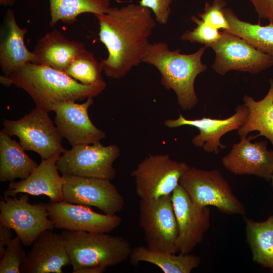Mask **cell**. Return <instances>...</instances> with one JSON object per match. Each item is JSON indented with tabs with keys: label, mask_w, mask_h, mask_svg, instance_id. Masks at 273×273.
Here are the masks:
<instances>
[{
	"label": "cell",
	"mask_w": 273,
	"mask_h": 273,
	"mask_svg": "<svg viewBox=\"0 0 273 273\" xmlns=\"http://www.w3.org/2000/svg\"><path fill=\"white\" fill-rule=\"evenodd\" d=\"M95 16L99 39L108 52L107 57L100 61L103 71L107 77L121 79L142 63L157 22L149 9L135 4L111 7L107 13Z\"/></svg>",
	"instance_id": "obj_1"
},
{
	"label": "cell",
	"mask_w": 273,
	"mask_h": 273,
	"mask_svg": "<svg viewBox=\"0 0 273 273\" xmlns=\"http://www.w3.org/2000/svg\"><path fill=\"white\" fill-rule=\"evenodd\" d=\"M9 78L12 84L28 93L36 107L48 113L65 102L94 98L107 86L106 82L85 85L64 72L31 62L17 69Z\"/></svg>",
	"instance_id": "obj_2"
},
{
	"label": "cell",
	"mask_w": 273,
	"mask_h": 273,
	"mask_svg": "<svg viewBox=\"0 0 273 273\" xmlns=\"http://www.w3.org/2000/svg\"><path fill=\"white\" fill-rule=\"evenodd\" d=\"M206 48L203 46L192 54H185L179 49L171 50L166 42L159 41L150 43L142 58V62L158 70L161 85L174 91L183 110H191L198 103L195 81L199 74L207 70L202 62Z\"/></svg>",
	"instance_id": "obj_3"
},
{
	"label": "cell",
	"mask_w": 273,
	"mask_h": 273,
	"mask_svg": "<svg viewBox=\"0 0 273 273\" xmlns=\"http://www.w3.org/2000/svg\"><path fill=\"white\" fill-rule=\"evenodd\" d=\"M61 234L73 271L88 266L119 264L129 258L132 248L126 239L108 233L64 230Z\"/></svg>",
	"instance_id": "obj_4"
},
{
	"label": "cell",
	"mask_w": 273,
	"mask_h": 273,
	"mask_svg": "<svg viewBox=\"0 0 273 273\" xmlns=\"http://www.w3.org/2000/svg\"><path fill=\"white\" fill-rule=\"evenodd\" d=\"M179 184L193 204L199 208L213 206L226 214L244 215V205L233 193L228 181L216 169L190 167Z\"/></svg>",
	"instance_id": "obj_5"
},
{
	"label": "cell",
	"mask_w": 273,
	"mask_h": 273,
	"mask_svg": "<svg viewBox=\"0 0 273 273\" xmlns=\"http://www.w3.org/2000/svg\"><path fill=\"white\" fill-rule=\"evenodd\" d=\"M2 130L10 136H16L25 151H32L41 159L63 153L62 136L50 118L48 112L35 107L23 117L16 120L4 119Z\"/></svg>",
	"instance_id": "obj_6"
},
{
	"label": "cell",
	"mask_w": 273,
	"mask_h": 273,
	"mask_svg": "<svg viewBox=\"0 0 273 273\" xmlns=\"http://www.w3.org/2000/svg\"><path fill=\"white\" fill-rule=\"evenodd\" d=\"M190 167L185 162L173 160L168 154L148 155L130 173L136 195L145 199L172 194Z\"/></svg>",
	"instance_id": "obj_7"
},
{
	"label": "cell",
	"mask_w": 273,
	"mask_h": 273,
	"mask_svg": "<svg viewBox=\"0 0 273 273\" xmlns=\"http://www.w3.org/2000/svg\"><path fill=\"white\" fill-rule=\"evenodd\" d=\"M139 209V225L144 233L146 247L151 250L176 253L178 229L172 194L140 199Z\"/></svg>",
	"instance_id": "obj_8"
},
{
	"label": "cell",
	"mask_w": 273,
	"mask_h": 273,
	"mask_svg": "<svg viewBox=\"0 0 273 273\" xmlns=\"http://www.w3.org/2000/svg\"><path fill=\"white\" fill-rule=\"evenodd\" d=\"M62 154L57 162L62 174L111 180L116 175L113 163L120 155V150L115 144L105 146L99 142L72 146Z\"/></svg>",
	"instance_id": "obj_9"
},
{
	"label": "cell",
	"mask_w": 273,
	"mask_h": 273,
	"mask_svg": "<svg viewBox=\"0 0 273 273\" xmlns=\"http://www.w3.org/2000/svg\"><path fill=\"white\" fill-rule=\"evenodd\" d=\"M0 224L14 230L23 245L32 244L36 237L46 230H53L46 203L31 204L28 194L20 197H1Z\"/></svg>",
	"instance_id": "obj_10"
},
{
	"label": "cell",
	"mask_w": 273,
	"mask_h": 273,
	"mask_svg": "<svg viewBox=\"0 0 273 273\" xmlns=\"http://www.w3.org/2000/svg\"><path fill=\"white\" fill-rule=\"evenodd\" d=\"M211 48L215 54L212 68L220 75L232 70L257 74L273 66V56L226 30L220 31V38Z\"/></svg>",
	"instance_id": "obj_11"
},
{
	"label": "cell",
	"mask_w": 273,
	"mask_h": 273,
	"mask_svg": "<svg viewBox=\"0 0 273 273\" xmlns=\"http://www.w3.org/2000/svg\"><path fill=\"white\" fill-rule=\"evenodd\" d=\"M63 201L95 207L115 215L124 206V199L110 180L62 174Z\"/></svg>",
	"instance_id": "obj_12"
},
{
	"label": "cell",
	"mask_w": 273,
	"mask_h": 273,
	"mask_svg": "<svg viewBox=\"0 0 273 273\" xmlns=\"http://www.w3.org/2000/svg\"><path fill=\"white\" fill-rule=\"evenodd\" d=\"M172 200L178 229L176 252L189 254L210 226V210L208 207L195 206L179 184L172 193Z\"/></svg>",
	"instance_id": "obj_13"
},
{
	"label": "cell",
	"mask_w": 273,
	"mask_h": 273,
	"mask_svg": "<svg viewBox=\"0 0 273 273\" xmlns=\"http://www.w3.org/2000/svg\"><path fill=\"white\" fill-rule=\"evenodd\" d=\"M50 218L55 228L70 231L110 233L121 223L115 214H101L81 204L49 201L46 203Z\"/></svg>",
	"instance_id": "obj_14"
},
{
	"label": "cell",
	"mask_w": 273,
	"mask_h": 273,
	"mask_svg": "<svg viewBox=\"0 0 273 273\" xmlns=\"http://www.w3.org/2000/svg\"><path fill=\"white\" fill-rule=\"evenodd\" d=\"M249 110L244 104L239 105L235 113L225 119H216L204 117L200 119H189L180 113L176 119H168L164 125L168 128H176L182 126H191L199 130V133L192 140V144L201 147L209 153L217 154L226 146L220 142L221 138L226 133L238 130L245 123Z\"/></svg>",
	"instance_id": "obj_15"
},
{
	"label": "cell",
	"mask_w": 273,
	"mask_h": 273,
	"mask_svg": "<svg viewBox=\"0 0 273 273\" xmlns=\"http://www.w3.org/2000/svg\"><path fill=\"white\" fill-rule=\"evenodd\" d=\"M93 103V98L81 104L65 102L54 110V122L59 133L72 146L96 143L106 138V133L97 127L89 117L88 110Z\"/></svg>",
	"instance_id": "obj_16"
},
{
	"label": "cell",
	"mask_w": 273,
	"mask_h": 273,
	"mask_svg": "<svg viewBox=\"0 0 273 273\" xmlns=\"http://www.w3.org/2000/svg\"><path fill=\"white\" fill-rule=\"evenodd\" d=\"M221 159L223 167L235 175H253L270 181L273 173V149L266 140L252 143L243 136Z\"/></svg>",
	"instance_id": "obj_17"
},
{
	"label": "cell",
	"mask_w": 273,
	"mask_h": 273,
	"mask_svg": "<svg viewBox=\"0 0 273 273\" xmlns=\"http://www.w3.org/2000/svg\"><path fill=\"white\" fill-rule=\"evenodd\" d=\"M21 266V273H62L70 265L63 236L53 230L41 232L32 243Z\"/></svg>",
	"instance_id": "obj_18"
},
{
	"label": "cell",
	"mask_w": 273,
	"mask_h": 273,
	"mask_svg": "<svg viewBox=\"0 0 273 273\" xmlns=\"http://www.w3.org/2000/svg\"><path fill=\"white\" fill-rule=\"evenodd\" d=\"M61 154L41 159L37 167L29 176L18 181L10 183L4 196L15 197L25 193L32 196L45 195L50 201L63 200V179L59 173L57 162Z\"/></svg>",
	"instance_id": "obj_19"
},
{
	"label": "cell",
	"mask_w": 273,
	"mask_h": 273,
	"mask_svg": "<svg viewBox=\"0 0 273 273\" xmlns=\"http://www.w3.org/2000/svg\"><path fill=\"white\" fill-rule=\"evenodd\" d=\"M27 31L18 25L14 11L8 9L0 30V66L7 77L28 62L36 64L35 56L24 43Z\"/></svg>",
	"instance_id": "obj_20"
},
{
	"label": "cell",
	"mask_w": 273,
	"mask_h": 273,
	"mask_svg": "<svg viewBox=\"0 0 273 273\" xmlns=\"http://www.w3.org/2000/svg\"><path fill=\"white\" fill-rule=\"evenodd\" d=\"M85 48L83 43L69 40L55 29L38 39L32 53L36 59V64L64 72L73 59Z\"/></svg>",
	"instance_id": "obj_21"
},
{
	"label": "cell",
	"mask_w": 273,
	"mask_h": 273,
	"mask_svg": "<svg viewBox=\"0 0 273 273\" xmlns=\"http://www.w3.org/2000/svg\"><path fill=\"white\" fill-rule=\"evenodd\" d=\"M0 131V181H13L27 178L38 166L19 143Z\"/></svg>",
	"instance_id": "obj_22"
},
{
	"label": "cell",
	"mask_w": 273,
	"mask_h": 273,
	"mask_svg": "<svg viewBox=\"0 0 273 273\" xmlns=\"http://www.w3.org/2000/svg\"><path fill=\"white\" fill-rule=\"evenodd\" d=\"M269 89L266 96L261 100L255 101L245 95L244 104L249 110L245 123L238 130L240 138L247 136L251 132L258 131L255 135L248 138L251 141L258 136L267 139L273 147V79L269 80Z\"/></svg>",
	"instance_id": "obj_23"
},
{
	"label": "cell",
	"mask_w": 273,
	"mask_h": 273,
	"mask_svg": "<svg viewBox=\"0 0 273 273\" xmlns=\"http://www.w3.org/2000/svg\"><path fill=\"white\" fill-rule=\"evenodd\" d=\"M131 264L136 265L141 262L153 264L164 273H190L201 262L196 255L153 251L146 246H138L132 248L129 255Z\"/></svg>",
	"instance_id": "obj_24"
},
{
	"label": "cell",
	"mask_w": 273,
	"mask_h": 273,
	"mask_svg": "<svg viewBox=\"0 0 273 273\" xmlns=\"http://www.w3.org/2000/svg\"><path fill=\"white\" fill-rule=\"evenodd\" d=\"M244 220L253 260L273 272V215L262 221L246 217Z\"/></svg>",
	"instance_id": "obj_25"
},
{
	"label": "cell",
	"mask_w": 273,
	"mask_h": 273,
	"mask_svg": "<svg viewBox=\"0 0 273 273\" xmlns=\"http://www.w3.org/2000/svg\"><path fill=\"white\" fill-rule=\"evenodd\" d=\"M229 25L226 30L245 40L261 52L273 56V24H252L240 19L229 8L223 9Z\"/></svg>",
	"instance_id": "obj_26"
},
{
	"label": "cell",
	"mask_w": 273,
	"mask_h": 273,
	"mask_svg": "<svg viewBox=\"0 0 273 273\" xmlns=\"http://www.w3.org/2000/svg\"><path fill=\"white\" fill-rule=\"evenodd\" d=\"M49 3L51 27L59 21L72 24L83 13L104 14L111 7L110 0H49Z\"/></svg>",
	"instance_id": "obj_27"
},
{
	"label": "cell",
	"mask_w": 273,
	"mask_h": 273,
	"mask_svg": "<svg viewBox=\"0 0 273 273\" xmlns=\"http://www.w3.org/2000/svg\"><path fill=\"white\" fill-rule=\"evenodd\" d=\"M102 71L101 62L85 48L73 59L64 72L82 84L95 85L105 82Z\"/></svg>",
	"instance_id": "obj_28"
},
{
	"label": "cell",
	"mask_w": 273,
	"mask_h": 273,
	"mask_svg": "<svg viewBox=\"0 0 273 273\" xmlns=\"http://www.w3.org/2000/svg\"><path fill=\"white\" fill-rule=\"evenodd\" d=\"M191 20L196 24V27L192 30L185 31L180 36L181 40L211 48L220 38L219 30L210 26L199 17L193 16Z\"/></svg>",
	"instance_id": "obj_29"
},
{
	"label": "cell",
	"mask_w": 273,
	"mask_h": 273,
	"mask_svg": "<svg viewBox=\"0 0 273 273\" xmlns=\"http://www.w3.org/2000/svg\"><path fill=\"white\" fill-rule=\"evenodd\" d=\"M18 236L13 238L1 259L0 273H20L26 254Z\"/></svg>",
	"instance_id": "obj_30"
},
{
	"label": "cell",
	"mask_w": 273,
	"mask_h": 273,
	"mask_svg": "<svg viewBox=\"0 0 273 273\" xmlns=\"http://www.w3.org/2000/svg\"><path fill=\"white\" fill-rule=\"evenodd\" d=\"M226 5L225 0H213L211 4L205 2L204 11L198 14V17L214 28L228 30L229 25L223 12Z\"/></svg>",
	"instance_id": "obj_31"
},
{
	"label": "cell",
	"mask_w": 273,
	"mask_h": 273,
	"mask_svg": "<svg viewBox=\"0 0 273 273\" xmlns=\"http://www.w3.org/2000/svg\"><path fill=\"white\" fill-rule=\"evenodd\" d=\"M173 0H141L139 4L149 9L155 16L156 22L166 24L169 20Z\"/></svg>",
	"instance_id": "obj_32"
},
{
	"label": "cell",
	"mask_w": 273,
	"mask_h": 273,
	"mask_svg": "<svg viewBox=\"0 0 273 273\" xmlns=\"http://www.w3.org/2000/svg\"><path fill=\"white\" fill-rule=\"evenodd\" d=\"M259 18L273 24V0H249Z\"/></svg>",
	"instance_id": "obj_33"
},
{
	"label": "cell",
	"mask_w": 273,
	"mask_h": 273,
	"mask_svg": "<svg viewBox=\"0 0 273 273\" xmlns=\"http://www.w3.org/2000/svg\"><path fill=\"white\" fill-rule=\"evenodd\" d=\"M12 239V229L0 224V259L4 256Z\"/></svg>",
	"instance_id": "obj_34"
},
{
	"label": "cell",
	"mask_w": 273,
	"mask_h": 273,
	"mask_svg": "<svg viewBox=\"0 0 273 273\" xmlns=\"http://www.w3.org/2000/svg\"><path fill=\"white\" fill-rule=\"evenodd\" d=\"M107 267L101 266H88L72 271L73 273H103Z\"/></svg>",
	"instance_id": "obj_35"
},
{
	"label": "cell",
	"mask_w": 273,
	"mask_h": 273,
	"mask_svg": "<svg viewBox=\"0 0 273 273\" xmlns=\"http://www.w3.org/2000/svg\"><path fill=\"white\" fill-rule=\"evenodd\" d=\"M0 82L2 84L7 87L12 85V83L10 78L5 76L4 75H1Z\"/></svg>",
	"instance_id": "obj_36"
},
{
	"label": "cell",
	"mask_w": 273,
	"mask_h": 273,
	"mask_svg": "<svg viewBox=\"0 0 273 273\" xmlns=\"http://www.w3.org/2000/svg\"><path fill=\"white\" fill-rule=\"evenodd\" d=\"M16 0H0V4L4 7L12 6Z\"/></svg>",
	"instance_id": "obj_37"
},
{
	"label": "cell",
	"mask_w": 273,
	"mask_h": 273,
	"mask_svg": "<svg viewBox=\"0 0 273 273\" xmlns=\"http://www.w3.org/2000/svg\"><path fill=\"white\" fill-rule=\"evenodd\" d=\"M270 181H271V185L273 188V173L272 174Z\"/></svg>",
	"instance_id": "obj_38"
}]
</instances>
